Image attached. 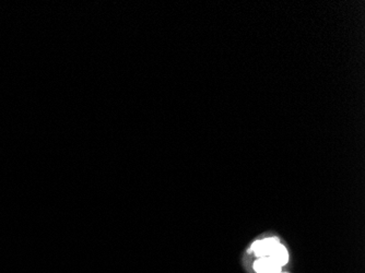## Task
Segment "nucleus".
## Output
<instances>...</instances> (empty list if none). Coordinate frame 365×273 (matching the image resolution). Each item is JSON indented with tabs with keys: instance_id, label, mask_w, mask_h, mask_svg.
Wrapping results in <instances>:
<instances>
[{
	"instance_id": "2",
	"label": "nucleus",
	"mask_w": 365,
	"mask_h": 273,
	"mask_svg": "<svg viewBox=\"0 0 365 273\" xmlns=\"http://www.w3.org/2000/svg\"><path fill=\"white\" fill-rule=\"evenodd\" d=\"M273 261L270 257H262L254 264V270L257 273H270Z\"/></svg>"
},
{
	"instance_id": "4",
	"label": "nucleus",
	"mask_w": 365,
	"mask_h": 273,
	"mask_svg": "<svg viewBox=\"0 0 365 273\" xmlns=\"http://www.w3.org/2000/svg\"><path fill=\"white\" fill-rule=\"evenodd\" d=\"M280 273H283V272H280Z\"/></svg>"
},
{
	"instance_id": "3",
	"label": "nucleus",
	"mask_w": 365,
	"mask_h": 273,
	"mask_svg": "<svg viewBox=\"0 0 365 273\" xmlns=\"http://www.w3.org/2000/svg\"><path fill=\"white\" fill-rule=\"evenodd\" d=\"M249 251H254L255 255H256L257 257L262 258V257H268L267 255V251H266V248H265L264 246V243L263 241H257L255 242L254 244L252 245V249Z\"/></svg>"
},
{
	"instance_id": "1",
	"label": "nucleus",
	"mask_w": 365,
	"mask_h": 273,
	"mask_svg": "<svg viewBox=\"0 0 365 273\" xmlns=\"http://www.w3.org/2000/svg\"><path fill=\"white\" fill-rule=\"evenodd\" d=\"M268 257L271 258V260L276 262V264L280 267L286 265L288 262V259H289L288 251L286 249V247H284L281 244H278L276 247H274Z\"/></svg>"
}]
</instances>
